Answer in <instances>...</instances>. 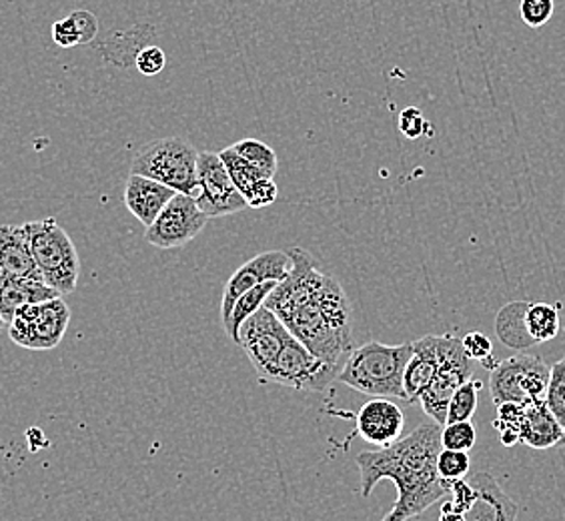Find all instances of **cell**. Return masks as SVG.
I'll list each match as a JSON object with an SVG mask.
<instances>
[{"label": "cell", "mask_w": 565, "mask_h": 521, "mask_svg": "<svg viewBox=\"0 0 565 521\" xmlns=\"http://www.w3.org/2000/svg\"><path fill=\"white\" fill-rule=\"evenodd\" d=\"M291 272L277 283L263 307L279 317L289 333L316 358L341 371L353 351V311L341 283L319 272L317 259L291 247Z\"/></svg>", "instance_id": "obj_1"}, {"label": "cell", "mask_w": 565, "mask_h": 521, "mask_svg": "<svg viewBox=\"0 0 565 521\" xmlns=\"http://www.w3.org/2000/svg\"><path fill=\"white\" fill-rule=\"evenodd\" d=\"M439 451L441 425L429 419L392 446L359 454L355 464L363 498H370L381 479H392L399 491L392 511L380 521H409L449 496L451 481L437 471Z\"/></svg>", "instance_id": "obj_2"}, {"label": "cell", "mask_w": 565, "mask_h": 521, "mask_svg": "<svg viewBox=\"0 0 565 521\" xmlns=\"http://www.w3.org/2000/svg\"><path fill=\"white\" fill-rule=\"evenodd\" d=\"M414 343L385 345L380 341H371L361 348L353 349L348 361L338 373V381L351 390L359 391L370 397H387L403 400V373L412 358Z\"/></svg>", "instance_id": "obj_3"}, {"label": "cell", "mask_w": 565, "mask_h": 521, "mask_svg": "<svg viewBox=\"0 0 565 521\" xmlns=\"http://www.w3.org/2000/svg\"><path fill=\"white\" fill-rule=\"evenodd\" d=\"M22 228L43 281L61 295L75 294L81 259L65 228L55 217L29 221Z\"/></svg>", "instance_id": "obj_4"}, {"label": "cell", "mask_w": 565, "mask_h": 521, "mask_svg": "<svg viewBox=\"0 0 565 521\" xmlns=\"http://www.w3.org/2000/svg\"><path fill=\"white\" fill-rule=\"evenodd\" d=\"M199 151L193 142L179 137H164L147 142L135 155L131 173L154 179L163 185L171 187L177 193L196 195L199 177H196Z\"/></svg>", "instance_id": "obj_5"}, {"label": "cell", "mask_w": 565, "mask_h": 521, "mask_svg": "<svg viewBox=\"0 0 565 521\" xmlns=\"http://www.w3.org/2000/svg\"><path fill=\"white\" fill-rule=\"evenodd\" d=\"M71 323V307L63 297L39 304L22 305L9 323L14 345L29 351H51L58 348Z\"/></svg>", "instance_id": "obj_6"}, {"label": "cell", "mask_w": 565, "mask_h": 521, "mask_svg": "<svg viewBox=\"0 0 565 521\" xmlns=\"http://www.w3.org/2000/svg\"><path fill=\"white\" fill-rule=\"evenodd\" d=\"M550 383V365L533 355H515L498 363L490 375L491 397L495 403L542 402Z\"/></svg>", "instance_id": "obj_7"}, {"label": "cell", "mask_w": 565, "mask_h": 521, "mask_svg": "<svg viewBox=\"0 0 565 521\" xmlns=\"http://www.w3.org/2000/svg\"><path fill=\"white\" fill-rule=\"evenodd\" d=\"M196 177H199L196 205L209 219L227 217L247 209L245 196L241 195L239 189L233 183L218 152H199Z\"/></svg>", "instance_id": "obj_8"}, {"label": "cell", "mask_w": 565, "mask_h": 521, "mask_svg": "<svg viewBox=\"0 0 565 521\" xmlns=\"http://www.w3.org/2000/svg\"><path fill=\"white\" fill-rule=\"evenodd\" d=\"M207 223L209 217L196 205L195 196L177 193L147 227L145 240L157 249L185 247Z\"/></svg>", "instance_id": "obj_9"}, {"label": "cell", "mask_w": 565, "mask_h": 521, "mask_svg": "<svg viewBox=\"0 0 565 521\" xmlns=\"http://www.w3.org/2000/svg\"><path fill=\"white\" fill-rule=\"evenodd\" d=\"M473 378V359H469L461 345L459 337H451L449 348L446 351V358L441 365L435 371L434 380L425 387L419 405L429 419L435 424H447V407L449 402L466 381Z\"/></svg>", "instance_id": "obj_10"}, {"label": "cell", "mask_w": 565, "mask_h": 521, "mask_svg": "<svg viewBox=\"0 0 565 521\" xmlns=\"http://www.w3.org/2000/svg\"><path fill=\"white\" fill-rule=\"evenodd\" d=\"M291 337L294 336L282 326L281 319L271 309L262 307L241 326L239 348L247 353L253 370L265 380Z\"/></svg>", "instance_id": "obj_11"}, {"label": "cell", "mask_w": 565, "mask_h": 521, "mask_svg": "<svg viewBox=\"0 0 565 521\" xmlns=\"http://www.w3.org/2000/svg\"><path fill=\"white\" fill-rule=\"evenodd\" d=\"M289 272H291V257L287 251H265L247 263H243L225 285L223 299H221V321L223 323L227 321L233 311V305L245 291H249L262 283L282 281Z\"/></svg>", "instance_id": "obj_12"}, {"label": "cell", "mask_w": 565, "mask_h": 521, "mask_svg": "<svg viewBox=\"0 0 565 521\" xmlns=\"http://www.w3.org/2000/svg\"><path fill=\"white\" fill-rule=\"evenodd\" d=\"M358 435L370 446H392L405 429V415L397 403L387 397H371L355 415Z\"/></svg>", "instance_id": "obj_13"}, {"label": "cell", "mask_w": 565, "mask_h": 521, "mask_svg": "<svg viewBox=\"0 0 565 521\" xmlns=\"http://www.w3.org/2000/svg\"><path fill=\"white\" fill-rule=\"evenodd\" d=\"M454 336H425L415 339L412 358L405 365L403 373V390L405 402L417 403L429 381L434 380L435 371L446 358L449 341Z\"/></svg>", "instance_id": "obj_14"}, {"label": "cell", "mask_w": 565, "mask_h": 521, "mask_svg": "<svg viewBox=\"0 0 565 521\" xmlns=\"http://www.w3.org/2000/svg\"><path fill=\"white\" fill-rule=\"evenodd\" d=\"M174 195H177V191H173L171 187L163 185L149 177L131 173L127 179L122 199H125V205L129 209L132 217L142 223L145 227H149Z\"/></svg>", "instance_id": "obj_15"}, {"label": "cell", "mask_w": 565, "mask_h": 521, "mask_svg": "<svg viewBox=\"0 0 565 521\" xmlns=\"http://www.w3.org/2000/svg\"><path fill=\"white\" fill-rule=\"evenodd\" d=\"M469 481L478 491V498L466 511V521H518V503L501 489L498 479L488 471H479Z\"/></svg>", "instance_id": "obj_16"}, {"label": "cell", "mask_w": 565, "mask_h": 521, "mask_svg": "<svg viewBox=\"0 0 565 521\" xmlns=\"http://www.w3.org/2000/svg\"><path fill=\"white\" fill-rule=\"evenodd\" d=\"M0 272L9 273L12 277H21V279L43 281L29 249V241L22 225L0 227Z\"/></svg>", "instance_id": "obj_17"}, {"label": "cell", "mask_w": 565, "mask_h": 521, "mask_svg": "<svg viewBox=\"0 0 565 521\" xmlns=\"http://www.w3.org/2000/svg\"><path fill=\"white\" fill-rule=\"evenodd\" d=\"M55 297H63V295L44 281L21 279V277H12L9 273L0 272V317L4 319L7 326L11 323L12 317L22 305L39 304Z\"/></svg>", "instance_id": "obj_18"}, {"label": "cell", "mask_w": 565, "mask_h": 521, "mask_svg": "<svg viewBox=\"0 0 565 521\" xmlns=\"http://www.w3.org/2000/svg\"><path fill=\"white\" fill-rule=\"evenodd\" d=\"M562 435H564V425L555 419L554 413L550 412L544 400L525 405L520 444H525L533 449H550V447L559 446Z\"/></svg>", "instance_id": "obj_19"}, {"label": "cell", "mask_w": 565, "mask_h": 521, "mask_svg": "<svg viewBox=\"0 0 565 521\" xmlns=\"http://www.w3.org/2000/svg\"><path fill=\"white\" fill-rule=\"evenodd\" d=\"M527 307H530L527 301H513V304L503 305L495 317V333L505 348L527 351L537 345V341L530 336L525 326Z\"/></svg>", "instance_id": "obj_20"}, {"label": "cell", "mask_w": 565, "mask_h": 521, "mask_svg": "<svg viewBox=\"0 0 565 521\" xmlns=\"http://www.w3.org/2000/svg\"><path fill=\"white\" fill-rule=\"evenodd\" d=\"M277 283L279 281L262 283V285H257V287H253L249 291H245V294L241 295L239 299L233 305V311H231V316H228L227 321L223 323V327H225L227 336L231 337L237 345H239L241 326H243L253 313H257V311L262 309L265 301H267V297H269L273 289L277 287Z\"/></svg>", "instance_id": "obj_21"}, {"label": "cell", "mask_w": 565, "mask_h": 521, "mask_svg": "<svg viewBox=\"0 0 565 521\" xmlns=\"http://www.w3.org/2000/svg\"><path fill=\"white\" fill-rule=\"evenodd\" d=\"M525 326L537 343L552 341L559 331V313L554 305L530 304L525 313Z\"/></svg>", "instance_id": "obj_22"}, {"label": "cell", "mask_w": 565, "mask_h": 521, "mask_svg": "<svg viewBox=\"0 0 565 521\" xmlns=\"http://www.w3.org/2000/svg\"><path fill=\"white\" fill-rule=\"evenodd\" d=\"M218 157L223 159V163L227 167L233 183L239 189L241 195L245 196V199H247V195L253 191V187L257 185V183H262L263 179H269V177L259 173L253 164L247 163L241 155L235 152L233 147L223 149V151L218 152Z\"/></svg>", "instance_id": "obj_23"}, {"label": "cell", "mask_w": 565, "mask_h": 521, "mask_svg": "<svg viewBox=\"0 0 565 521\" xmlns=\"http://www.w3.org/2000/svg\"><path fill=\"white\" fill-rule=\"evenodd\" d=\"M233 149L265 177L273 179L277 174L279 159H277V152L273 151L267 142L259 141V139H243V141L235 142Z\"/></svg>", "instance_id": "obj_24"}, {"label": "cell", "mask_w": 565, "mask_h": 521, "mask_svg": "<svg viewBox=\"0 0 565 521\" xmlns=\"http://www.w3.org/2000/svg\"><path fill=\"white\" fill-rule=\"evenodd\" d=\"M479 390H481V381L471 378L454 393L447 407V424L471 422V417L478 412Z\"/></svg>", "instance_id": "obj_25"}, {"label": "cell", "mask_w": 565, "mask_h": 521, "mask_svg": "<svg viewBox=\"0 0 565 521\" xmlns=\"http://www.w3.org/2000/svg\"><path fill=\"white\" fill-rule=\"evenodd\" d=\"M523 413H525L523 403H498V417L493 422V427L500 432L503 446L511 447L520 444Z\"/></svg>", "instance_id": "obj_26"}, {"label": "cell", "mask_w": 565, "mask_h": 521, "mask_svg": "<svg viewBox=\"0 0 565 521\" xmlns=\"http://www.w3.org/2000/svg\"><path fill=\"white\" fill-rule=\"evenodd\" d=\"M545 405L554 413L555 419L565 425V359L550 368V383L545 390Z\"/></svg>", "instance_id": "obj_27"}, {"label": "cell", "mask_w": 565, "mask_h": 521, "mask_svg": "<svg viewBox=\"0 0 565 521\" xmlns=\"http://www.w3.org/2000/svg\"><path fill=\"white\" fill-rule=\"evenodd\" d=\"M478 442L476 425L471 422H456L441 427V447L444 449H457V451H469Z\"/></svg>", "instance_id": "obj_28"}, {"label": "cell", "mask_w": 565, "mask_h": 521, "mask_svg": "<svg viewBox=\"0 0 565 521\" xmlns=\"http://www.w3.org/2000/svg\"><path fill=\"white\" fill-rule=\"evenodd\" d=\"M471 467V459H469V451H457V449H444L437 456V471L441 478L447 481H456V479H463L469 474Z\"/></svg>", "instance_id": "obj_29"}, {"label": "cell", "mask_w": 565, "mask_h": 521, "mask_svg": "<svg viewBox=\"0 0 565 521\" xmlns=\"http://www.w3.org/2000/svg\"><path fill=\"white\" fill-rule=\"evenodd\" d=\"M555 0H522L520 14L522 21L532 29H542L554 17Z\"/></svg>", "instance_id": "obj_30"}, {"label": "cell", "mask_w": 565, "mask_h": 521, "mask_svg": "<svg viewBox=\"0 0 565 521\" xmlns=\"http://www.w3.org/2000/svg\"><path fill=\"white\" fill-rule=\"evenodd\" d=\"M167 65V55L159 46H142L135 55V66L145 76H157Z\"/></svg>", "instance_id": "obj_31"}, {"label": "cell", "mask_w": 565, "mask_h": 521, "mask_svg": "<svg viewBox=\"0 0 565 521\" xmlns=\"http://www.w3.org/2000/svg\"><path fill=\"white\" fill-rule=\"evenodd\" d=\"M51 34H53V41L63 49H73V46L83 44V36L78 33V26L71 14L63 21H56L51 29Z\"/></svg>", "instance_id": "obj_32"}, {"label": "cell", "mask_w": 565, "mask_h": 521, "mask_svg": "<svg viewBox=\"0 0 565 521\" xmlns=\"http://www.w3.org/2000/svg\"><path fill=\"white\" fill-rule=\"evenodd\" d=\"M461 345H463V351H466V355L469 359H473V361H481V363H486L488 359H491V341L488 337L483 336V333H479V331H471L468 336L461 339Z\"/></svg>", "instance_id": "obj_33"}, {"label": "cell", "mask_w": 565, "mask_h": 521, "mask_svg": "<svg viewBox=\"0 0 565 521\" xmlns=\"http://www.w3.org/2000/svg\"><path fill=\"white\" fill-rule=\"evenodd\" d=\"M449 496H451V506L456 510L461 511V513H466L476 503L478 491H476L473 483L469 479H456V481H451Z\"/></svg>", "instance_id": "obj_34"}, {"label": "cell", "mask_w": 565, "mask_h": 521, "mask_svg": "<svg viewBox=\"0 0 565 521\" xmlns=\"http://www.w3.org/2000/svg\"><path fill=\"white\" fill-rule=\"evenodd\" d=\"M277 195H279V189L275 179H263L262 183L253 187V191L245 201L250 209H263V206L273 205L277 201Z\"/></svg>", "instance_id": "obj_35"}, {"label": "cell", "mask_w": 565, "mask_h": 521, "mask_svg": "<svg viewBox=\"0 0 565 521\" xmlns=\"http://www.w3.org/2000/svg\"><path fill=\"white\" fill-rule=\"evenodd\" d=\"M429 127V123L424 117V113L419 109H405L399 117V130L407 139H419L425 135V130Z\"/></svg>", "instance_id": "obj_36"}, {"label": "cell", "mask_w": 565, "mask_h": 521, "mask_svg": "<svg viewBox=\"0 0 565 521\" xmlns=\"http://www.w3.org/2000/svg\"><path fill=\"white\" fill-rule=\"evenodd\" d=\"M71 17H73V21H75L76 26H78V33L83 36V44L95 41V36H97L98 33L97 17L88 11L71 12Z\"/></svg>", "instance_id": "obj_37"}, {"label": "cell", "mask_w": 565, "mask_h": 521, "mask_svg": "<svg viewBox=\"0 0 565 521\" xmlns=\"http://www.w3.org/2000/svg\"><path fill=\"white\" fill-rule=\"evenodd\" d=\"M439 521H466V513L456 510L451 506V501H447V503H444V508H441V513H439Z\"/></svg>", "instance_id": "obj_38"}, {"label": "cell", "mask_w": 565, "mask_h": 521, "mask_svg": "<svg viewBox=\"0 0 565 521\" xmlns=\"http://www.w3.org/2000/svg\"><path fill=\"white\" fill-rule=\"evenodd\" d=\"M559 447H565V425H564V435H562V439H559Z\"/></svg>", "instance_id": "obj_39"}, {"label": "cell", "mask_w": 565, "mask_h": 521, "mask_svg": "<svg viewBox=\"0 0 565 521\" xmlns=\"http://www.w3.org/2000/svg\"><path fill=\"white\" fill-rule=\"evenodd\" d=\"M4 326H7V323H4V319L0 317V333H2V329H4Z\"/></svg>", "instance_id": "obj_40"}]
</instances>
